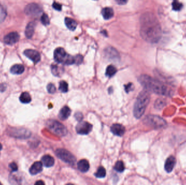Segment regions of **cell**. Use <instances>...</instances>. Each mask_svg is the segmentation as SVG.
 Instances as JSON below:
<instances>
[{
	"label": "cell",
	"instance_id": "6da1fadb",
	"mask_svg": "<svg viewBox=\"0 0 186 185\" xmlns=\"http://www.w3.org/2000/svg\"><path fill=\"white\" fill-rule=\"evenodd\" d=\"M140 36L149 43H157L162 36V29L158 19L153 13L143 14L140 19Z\"/></svg>",
	"mask_w": 186,
	"mask_h": 185
},
{
	"label": "cell",
	"instance_id": "7a4b0ae2",
	"mask_svg": "<svg viewBox=\"0 0 186 185\" xmlns=\"http://www.w3.org/2000/svg\"><path fill=\"white\" fill-rule=\"evenodd\" d=\"M138 81L149 92L162 96H169L171 94L170 90L162 81L146 74L139 76Z\"/></svg>",
	"mask_w": 186,
	"mask_h": 185
},
{
	"label": "cell",
	"instance_id": "3957f363",
	"mask_svg": "<svg viewBox=\"0 0 186 185\" xmlns=\"http://www.w3.org/2000/svg\"><path fill=\"white\" fill-rule=\"evenodd\" d=\"M150 94L148 91L144 89L140 92L137 98L133 109V114L135 118H139L143 116L150 102Z\"/></svg>",
	"mask_w": 186,
	"mask_h": 185
},
{
	"label": "cell",
	"instance_id": "277c9868",
	"mask_svg": "<svg viewBox=\"0 0 186 185\" xmlns=\"http://www.w3.org/2000/svg\"><path fill=\"white\" fill-rule=\"evenodd\" d=\"M54 59L58 63L68 65L75 63V57L68 54L64 48L61 47H59L55 50L54 52Z\"/></svg>",
	"mask_w": 186,
	"mask_h": 185
},
{
	"label": "cell",
	"instance_id": "5b68a950",
	"mask_svg": "<svg viewBox=\"0 0 186 185\" xmlns=\"http://www.w3.org/2000/svg\"><path fill=\"white\" fill-rule=\"evenodd\" d=\"M143 122L144 124L155 129H161L166 127L167 122L163 118L157 115H148L145 117Z\"/></svg>",
	"mask_w": 186,
	"mask_h": 185
},
{
	"label": "cell",
	"instance_id": "8992f818",
	"mask_svg": "<svg viewBox=\"0 0 186 185\" xmlns=\"http://www.w3.org/2000/svg\"><path fill=\"white\" fill-rule=\"evenodd\" d=\"M49 129L59 136H63L67 134V129L64 125L56 120H49L46 122Z\"/></svg>",
	"mask_w": 186,
	"mask_h": 185
},
{
	"label": "cell",
	"instance_id": "52a82bcc",
	"mask_svg": "<svg viewBox=\"0 0 186 185\" xmlns=\"http://www.w3.org/2000/svg\"><path fill=\"white\" fill-rule=\"evenodd\" d=\"M56 154L57 157L66 163L73 166L76 163V157L67 150L64 149H57Z\"/></svg>",
	"mask_w": 186,
	"mask_h": 185
},
{
	"label": "cell",
	"instance_id": "ba28073f",
	"mask_svg": "<svg viewBox=\"0 0 186 185\" xmlns=\"http://www.w3.org/2000/svg\"><path fill=\"white\" fill-rule=\"evenodd\" d=\"M43 10L40 5L36 3H30L25 9L26 14L31 16H38L42 13Z\"/></svg>",
	"mask_w": 186,
	"mask_h": 185
},
{
	"label": "cell",
	"instance_id": "9c48e42d",
	"mask_svg": "<svg viewBox=\"0 0 186 185\" xmlns=\"http://www.w3.org/2000/svg\"><path fill=\"white\" fill-rule=\"evenodd\" d=\"M93 125L85 121H80L76 127L77 132L80 135H87L91 132Z\"/></svg>",
	"mask_w": 186,
	"mask_h": 185
},
{
	"label": "cell",
	"instance_id": "30bf717a",
	"mask_svg": "<svg viewBox=\"0 0 186 185\" xmlns=\"http://www.w3.org/2000/svg\"><path fill=\"white\" fill-rule=\"evenodd\" d=\"M24 54L30 59L34 63H37L40 60V55L38 51L34 50H26L24 51Z\"/></svg>",
	"mask_w": 186,
	"mask_h": 185
},
{
	"label": "cell",
	"instance_id": "8fae6325",
	"mask_svg": "<svg viewBox=\"0 0 186 185\" xmlns=\"http://www.w3.org/2000/svg\"><path fill=\"white\" fill-rule=\"evenodd\" d=\"M20 39V36L17 32H14L9 33L3 39L4 42L7 45H13L18 42Z\"/></svg>",
	"mask_w": 186,
	"mask_h": 185
},
{
	"label": "cell",
	"instance_id": "7c38bea8",
	"mask_svg": "<svg viewBox=\"0 0 186 185\" xmlns=\"http://www.w3.org/2000/svg\"><path fill=\"white\" fill-rule=\"evenodd\" d=\"M176 164V159L173 156H170L167 158L165 162L164 169L167 173H170L173 170Z\"/></svg>",
	"mask_w": 186,
	"mask_h": 185
},
{
	"label": "cell",
	"instance_id": "4fadbf2b",
	"mask_svg": "<svg viewBox=\"0 0 186 185\" xmlns=\"http://www.w3.org/2000/svg\"><path fill=\"white\" fill-rule=\"evenodd\" d=\"M111 130L113 134L118 136H122L125 132V128L120 124H113Z\"/></svg>",
	"mask_w": 186,
	"mask_h": 185
},
{
	"label": "cell",
	"instance_id": "5bb4252c",
	"mask_svg": "<svg viewBox=\"0 0 186 185\" xmlns=\"http://www.w3.org/2000/svg\"><path fill=\"white\" fill-rule=\"evenodd\" d=\"M43 170V163L41 162H34L30 169V173L32 175H36L40 173Z\"/></svg>",
	"mask_w": 186,
	"mask_h": 185
},
{
	"label": "cell",
	"instance_id": "9a60e30c",
	"mask_svg": "<svg viewBox=\"0 0 186 185\" xmlns=\"http://www.w3.org/2000/svg\"><path fill=\"white\" fill-rule=\"evenodd\" d=\"M71 114V110L67 106L63 107L60 110L59 114V117L61 120L67 119Z\"/></svg>",
	"mask_w": 186,
	"mask_h": 185
},
{
	"label": "cell",
	"instance_id": "2e32d148",
	"mask_svg": "<svg viewBox=\"0 0 186 185\" xmlns=\"http://www.w3.org/2000/svg\"><path fill=\"white\" fill-rule=\"evenodd\" d=\"M35 26H36V24L34 22H30L26 26L25 35L27 38L30 39L33 36L34 33Z\"/></svg>",
	"mask_w": 186,
	"mask_h": 185
},
{
	"label": "cell",
	"instance_id": "e0dca14e",
	"mask_svg": "<svg viewBox=\"0 0 186 185\" xmlns=\"http://www.w3.org/2000/svg\"><path fill=\"white\" fill-rule=\"evenodd\" d=\"M41 161L43 164L46 167H50L53 166L54 163V157L49 155H45L41 159Z\"/></svg>",
	"mask_w": 186,
	"mask_h": 185
},
{
	"label": "cell",
	"instance_id": "ac0fdd59",
	"mask_svg": "<svg viewBox=\"0 0 186 185\" xmlns=\"http://www.w3.org/2000/svg\"><path fill=\"white\" fill-rule=\"evenodd\" d=\"M90 166L88 161L85 159L80 160L77 163V168L82 172H87L89 170Z\"/></svg>",
	"mask_w": 186,
	"mask_h": 185
},
{
	"label": "cell",
	"instance_id": "d6986e66",
	"mask_svg": "<svg viewBox=\"0 0 186 185\" xmlns=\"http://www.w3.org/2000/svg\"><path fill=\"white\" fill-rule=\"evenodd\" d=\"M105 54L111 59L119 58V54L116 50L112 47H108L105 50Z\"/></svg>",
	"mask_w": 186,
	"mask_h": 185
},
{
	"label": "cell",
	"instance_id": "ffe728a7",
	"mask_svg": "<svg viewBox=\"0 0 186 185\" xmlns=\"http://www.w3.org/2000/svg\"><path fill=\"white\" fill-rule=\"evenodd\" d=\"M65 24L67 28L72 31H75L77 26V23L76 21L72 18H66L65 19Z\"/></svg>",
	"mask_w": 186,
	"mask_h": 185
},
{
	"label": "cell",
	"instance_id": "44dd1931",
	"mask_svg": "<svg viewBox=\"0 0 186 185\" xmlns=\"http://www.w3.org/2000/svg\"><path fill=\"white\" fill-rule=\"evenodd\" d=\"M101 14L103 18H104L105 20H109L114 15V12L112 8L106 7L102 9Z\"/></svg>",
	"mask_w": 186,
	"mask_h": 185
},
{
	"label": "cell",
	"instance_id": "7402d4cb",
	"mask_svg": "<svg viewBox=\"0 0 186 185\" xmlns=\"http://www.w3.org/2000/svg\"><path fill=\"white\" fill-rule=\"evenodd\" d=\"M24 70H25L24 66L21 64L14 65L10 69L11 73L14 74H23L24 72Z\"/></svg>",
	"mask_w": 186,
	"mask_h": 185
},
{
	"label": "cell",
	"instance_id": "603a6c76",
	"mask_svg": "<svg viewBox=\"0 0 186 185\" xmlns=\"http://www.w3.org/2000/svg\"><path fill=\"white\" fill-rule=\"evenodd\" d=\"M52 73L55 76H60L63 72V69L56 64H53L51 66Z\"/></svg>",
	"mask_w": 186,
	"mask_h": 185
},
{
	"label": "cell",
	"instance_id": "cb8c5ba5",
	"mask_svg": "<svg viewBox=\"0 0 186 185\" xmlns=\"http://www.w3.org/2000/svg\"><path fill=\"white\" fill-rule=\"evenodd\" d=\"M20 101L21 103L24 104H27L31 101V97L27 92H24L20 96Z\"/></svg>",
	"mask_w": 186,
	"mask_h": 185
},
{
	"label": "cell",
	"instance_id": "d4e9b609",
	"mask_svg": "<svg viewBox=\"0 0 186 185\" xmlns=\"http://www.w3.org/2000/svg\"><path fill=\"white\" fill-rule=\"evenodd\" d=\"M117 70L116 69V67L113 65H109L106 69V75L107 77H112L115 74L117 73Z\"/></svg>",
	"mask_w": 186,
	"mask_h": 185
},
{
	"label": "cell",
	"instance_id": "484cf974",
	"mask_svg": "<svg viewBox=\"0 0 186 185\" xmlns=\"http://www.w3.org/2000/svg\"><path fill=\"white\" fill-rule=\"evenodd\" d=\"M106 175V171L104 168L103 167H100L97 172L95 174V176L98 178H103L105 177V176Z\"/></svg>",
	"mask_w": 186,
	"mask_h": 185
},
{
	"label": "cell",
	"instance_id": "4316f807",
	"mask_svg": "<svg viewBox=\"0 0 186 185\" xmlns=\"http://www.w3.org/2000/svg\"><path fill=\"white\" fill-rule=\"evenodd\" d=\"M114 169L118 172L121 173L124 172V170H125V166L124 162L121 161H119L116 162L114 166Z\"/></svg>",
	"mask_w": 186,
	"mask_h": 185
},
{
	"label": "cell",
	"instance_id": "83f0119b",
	"mask_svg": "<svg viewBox=\"0 0 186 185\" xmlns=\"http://www.w3.org/2000/svg\"><path fill=\"white\" fill-rule=\"evenodd\" d=\"M59 90L62 92H67L68 91V84L66 81H60L59 83Z\"/></svg>",
	"mask_w": 186,
	"mask_h": 185
},
{
	"label": "cell",
	"instance_id": "f1b7e54d",
	"mask_svg": "<svg viewBox=\"0 0 186 185\" xmlns=\"http://www.w3.org/2000/svg\"><path fill=\"white\" fill-rule=\"evenodd\" d=\"M166 101L163 99H158L156 101L155 107L156 108L161 109L166 105Z\"/></svg>",
	"mask_w": 186,
	"mask_h": 185
},
{
	"label": "cell",
	"instance_id": "f546056e",
	"mask_svg": "<svg viewBox=\"0 0 186 185\" xmlns=\"http://www.w3.org/2000/svg\"><path fill=\"white\" fill-rule=\"evenodd\" d=\"M173 9L175 11H179L181 10L182 8V4L179 2L177 0H174L172 4Z\"/></svg>",
	"mask_w": 186,
	"mask_h": 185
},
{
	"label": "cell",
	"instance_id": "4dcf8cb0",
	"mask_svg": "<svg viewBox=\"0 0 186 185\" xmlns=\"http://www.w3.org/2000/svg\"><path fill=\"white\" fill-rule=\"evenodd\" d=\"M41 22L44 25H49L50 24V19L49 16L46 14H43L41 17Z\"/></svg>",
	"mask_w": 186,
	"mask_h": 185
},
{
	"label": "cell",
	"instance_id": "1f68e13d",
	"mask_svg": "<svg viewBox=\"0 0 186 185\" xmlns=\"http://www.w3.org/2000/svg\"><path fill=\"white\" fill-rule=\"evenodd\" d=\"M47 91L49 93L53 94L56 91V87H55L54 84L50 83L47 86Z\"/></svg>",
	"mask_w": 186,
	"mask_h": 185
},
{
	"label": "cell",
	"instance_id": "d6a6232c",
	"mask_svg": "<svg viewBox=\"0 0 186 185\" xmlns=\"http://www.w3.org/2000/svg\"><path fill=\"white\" fill-rule=\"evenodd\" d=\"M75 63H76L77 65H79L82 63L83 58L81 55H77L75 57Z\"/></svg>",
	"mask_w": 186,
	"mask_h": 185
},
{
	"label": "cell",
	"instance_id": "836d02e7",
	"mask_svg": "<svg viewBox=\"0 0 186 185\" xmlns=\"http://www.w3.org/2000/svg\"><path fill=\"white\" fill-rule=\"evenodd\" d=\"M124 86H125V91L127 93L130 92L131 91H132L134 89V86L132 83H128L127 85H125Z\"/></svg>",
	"mask_w": 186,
	"mask_h": 185
},
{
	"label": "cell",
	"instance_id": "e575fe53",
	"mask_svg": "<svg viewBox=\"0 0 186 185\" xmlns=\"http://www.w3.org/2000/svg\"><path fill=\"white\" fill-rule=\"evenodd\" d=\"M52 7L55 10H58V11H61V5H60L58 3L54 2L52 5Z\"/></svg>",
	"mask_w": 186,
	"mask_h": 185
},
{
	"label": "cell",
	"instance_id": "d590c367",
	"mask_svg": "<svg viewBox=\"0 0 186 185\" xmlns=\"http://www.w3.org/2000/svg\"><path fill=\"white\" fill-rule=\"evenodd\" d=\"M9 167L13 172H16L18 170V166L15 162H12L9 165Z\"/></svg>",
	"mask_w": 186,
	"mask_h": 185
},
{
	"label": "cell",
	"instance_id": "8d00e7d4",
	"mask_svg": "<svg viewBox=\"0 0 186 185\" xmlns=\"http://www.w3.org/2000/svg\"><path fill=\"white\" fill-rule=\"evenodd\" d=\"M75 117L76 119H77V121H81L82 119L83 118V115L80 112H77L76 114L75 115Z\"/></svg>",
	"mask_w": 186,
	"mask_h": 185
},
{
	"label": "cell",
	"instance_id": "74e56055",
	"mask_svg": "<svg viewBox=\"0 0 186 185\" xmlns=\"http://www.w3.org/2000/svg\"><path fill=\"white\" fill-rule=\"evenodd\" d=\"M128 0H116V2L119 5H124L128 2Z\"/></svg>",
	"mask_w": 186,
	"mask_h": 185
},
{
	"label": "cell",
	"instance_id": "f35d334b",
	"mask_svg": "<svg viewBox=\"0 0 186 185\" xmlns=\"http://www.w3.org/2000/svg\"><path fill=\"white\" fill-rule=\"evenodd\" d=\"M36 185H44V183L42 181H38L36 182Z\"/></svg>",
	"mask_w": 186,
	"mask_h": 185
},
{
	"label": "cell",
	"instance_id": "ab89813d",
	"mask_svg": "<svg viewBox=\"0 0 186 185\" xmlns=\"http://www.w3.org/2000/svg\"><path fill=\"white\" fill-rule=\"evenodd\" d=\"M2 145L0 143V150L2 149Z\"/></svg>",
	"mask_w": 186,
	"mask_h": 185
},
{
	"label": "cell",
	"instance_id": "60d3db41",
	"mask_svg": "<svg viewBox=\"0 0 186 185\" xmlns=\"http://www.w3.org/2000/svg\"><path fill=\"white\" fill-rule=\"evenodd\" d=\"M0 184H1V183H0Z\"/></svg>",
	"mask_w": 186,
	"mask_h": 185
}]
</instances>
